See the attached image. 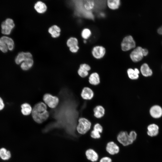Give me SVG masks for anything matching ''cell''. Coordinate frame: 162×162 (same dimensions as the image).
Returning <instances> with one entry per match:
<instances>
[{
  "mask_svg": "<svg viewBox=\"0 0 162 162\" xmlns=\"http://www.w3.org/2000/svg\"><path fill=\"white\" fill-rule=\"evenodd\" d=\"M11 157V154L9 151L4 148H0V158L2 160H6L9 159Z\"/></svg>",
  "mask_w": 162,
  "mask_h": 162,
  "instance_id": "25",
  "label": "cell"
},
{
  "mask_svg": "<svg viewBox=\"0 0 162 162\" xmlns=\"http://www.w3.org/2000/svg\"><path fill=\"white\" fill-rule=\"evenodd\" d=\"M140 71L142 74L144 76L148 77L151 76L152 71L148 64L145 63L141 66Z\"/></svg>",
  "mask_w": 162,
  "mask_h": 162,
  "instance_id": "19",
  "label": "cell"
},
{
  "mask_svg": "<svg viewBox=\"0 0 162 162\" xmlns=\"http://www.w3.org/2000/svg\"><path fill=\"white\" fill-rule=\"evenodd\" d=\"M128 134L131 140L134 142L137 138V134L136 132L135 131L132 130Z\"/></svg>",
  "mask_w": 162,
  "mask_h": 162,
  "instance_id": "32",
  "label": "cell"
},
{
  "mask_svg": "<svg viewBox=\"0 0 162 162\" xmlns=\"http://www.w3.org/2000/svg\"><path fill=\"white\" fill-rule=\"evenodd\" d=\"M100 82V78L98 73L94 72L90 74L89 77V82L90 84L96 86L99 84Z\"/></svg>",
  "mask_w": 162,
  "mask_h": 162,
  "instance_id": "22",
  "label": "cell"
},
{
  "mask_svg": "<svg viewBox=\"0 0 162 162\" xmlns=\"http://www.w3.org/2000/svg\"><path fill=\"white\" fill-rule=\"evenodd\" d=\"M142 50V47L139 46L134 49L130 53V57L133 62H138L142 60L144 56Z\"/></svg>",
  "mask_w": 162,
  "mask_h": 162,
  "instance_id": "8",
  "label": "cell"
},
{
  "mask_svg": "<svg viewBox=\"0 0 162 162\" xmlns=\"http://www.w3.org/2000/svg\"><path fill=\"white\" fill-rule=\"evenodd\" d=\"M48 32L53 38H57L60 34L61 29L57 26L54 25L48 29Z\"/></svg>",
  "mask_w": 162,
  "mask_h": 162,
  "instance_id": "18",
  "label": "cell"
},
{
  "mask_svg": "<svg viewBox=\"0 0 162 162\" xmlns=\"http://www.w3.org/2000/svg\"><path fill=\"white\" fill-rule=\"evenodd\" d=\"M13 40L9 37L3 36L0 38V50L5 53L8 50H12L14 48Z\"/></svg>",
  "mask_w": 162,
  "mask_h": 162,
  "instance_id": "2",
  "label": "cell"
},
{
  "mask_svg": "<svg viewBox=\"0 0 162 162\" xmlns=\"http://www.w3.org/2000/svg\"><path fill=\"white\" fill-rule=\"evenodd\" d=\"M31 58H32V56L30 52H21L16 56L15 61L16 64H19L26 60Z\"/></svg>",
  "mask_w": 162,
  "mask_h": 162,
  "instance_id": "12",
  "label": "cell"
},
{
  "mask_svg": "<svg viewBox=\"0 0 162 162\" xmlns=\"http://www.w3.org/2000/svg\"><path fill=\"white\" fill-rule=\"evenodd\" d=\"M85 155L88 160L92 162L97 161L99 158V155L94 149L89 148L85 152Z\"/></svg>",
  "mask_w": 162,
  "mask_h": 162,
  "instance_id": "13",
  "label": "cell"
},
{
  "mask_svg": "<svg viewBox=\"0 0 162 162\" xmlns=\"http://www.w3.org/2000/svg\"><path fill=\"white\" fill-rule=\"evenodd\" d=\"M157 31L159 34H162V26L158 29Z\"/></svg>",
  "mask_w": 162,
  "mask_h": 162,
  "instance_id": "37",
  "label": "cell"
},
{
  "mask_svg": "<svg viewBox=\"0 0 162 162\" xmlns=\"http://www.w3.org/2000/svg\"><path fill=\"white\" fill-rule=\"evenodd\" d=\"M91 34V31L89 29L85 28L82 30L81 33V36L83 39L86 40L90 37Z\"/></svg>",
  "mask_w": 162,
  "mask_h": 162,
  "instance_id": "28",
  "label": "cell"
},
{
  "mask_svg": "<svg viewBox=\"0 0 162 162\" xmlns=\"http://www.w3.org/2000/svg\"><path fill=\"white\" fill-rule=\"evenodd\" d=\"M15 24L13 20L10 18H7L1 24V32L3 34L9 35L10 34Z\"/></svg>",
  "mask_w": 162,
  "mask_h": 162,
  "instance_id": "6",
  "label": "cell"
},
{
  "mask_svg": "<svg viewBox=\"0 0 162 162\" xmlns=\"http://www.w3.org/2000/svg\"><path fill=\"white\" fill-rule=\"evenodd\" d=\"M107 4L110 9L114 10L119 8L120 4V0H108Z\"/></svg>",
  "mask_w": 162,
  "mask_h": 162,
  "instance_id": "26",
  "label": "cell"
},
{
  "mask_svg": "<svg viewBox=\"0 0 162 162\" xmlns=\"http://www.w3.org/2000/svg\"><path fill=\"white\" fill-rule=\"evenodd\" d=\"M159 133V128L156 124L153 123L148 125L147 127V134L151 137L157 136Z\"/></svg>",
  "mask_w": 162,
  "mask_h": 162,
  "instance_id": "11",
  "label": "cell"
},
{
  "mask_svg": "<svg viewBox=\"0 0 162 162\" xmlns=\"http://www.w3.org/2000/svg\"><path fill=\"white\" fill-rule=\"evenodd\" d=\"M91 125V123L88 119L85 118H81L78 120L76 130L80 134H85L90 130Z\"/></svg>",
  "mask_w": 162,
  "mask_h": 162,
  "instance_id": "3",
  "label": "cell"
},
{
  "mask_svg": "<svg viewBox=\"0 0 162 162\" xmlns=\"http://www.w3.org/2000/svg\"><path fill=\"white\" fill-rule=\"evenodd\" d=\"M127 73L128 77L130 79L136 80L139 77L140 71L137 68L134 69L129 68L128 69Z\"/></svg>",
  "mask_w": 162,
  "mask_h": 162,
  "instance_id": "21",
  "label": "cell"
},
{
  "mask_svg": "<svg viewBox=\"0 0 162 162\" xmlns=\"http://www.w3.org/2000/svg\"><path fill=\"white\" fill-rule=\"evenodd\" d=\"M91 67L86 64H82L80 65L78 70V73L81 77L84 78L88 74V71L91 70Z\"/></svg>",
  "mask_w": 162,
  "mask_h": 162,
  "instance_id": "15",
  "label": "cell"
},
{
  "mask_svg": "<svg viewBox=\"0 0 162 162\" xmlns=\"http://www.w3.org/2000/svg\"><path fill=\"white\" fill-rule=\"evenodd\" d=\"M4 104L3 100L2 98L0 97V111L2 110L4 108Z\"/></svg>",
  "mask_w": 162,
  "mask_h": 162,
  "instance_id": "35",
  "label": "cell"
},
{
  "mask_svg": "<svg viewBox=\"0 0 162 162\" xmlns=\"http://www.w3.org/2000/svg\"><path fill=\"white\" fill-rule=\"evenodd\" d=\"M93 130L101 134L103 132V127L100 124L97 123L94 125Z\"/></svg>",
  "mask_w": 162,
  "mask_h": 162,
  "instance_id": "31",
  "label": "cell"
},
{
  "mask_svg": "<svg viewBox=\"0 0 162 162\" xmlns=\"http://www.w3.org/2000/svg\"><path fill=\"white\" fill-rule=\"evenodd\" d=\"M106 150L107 152L111 155L118 154L120 151L119 146L114 142L111 141L106 144Z\"/></svg>",
  "mask_w": 162,
  "mask_h": 162,
  "instance_id": "9",
  "label": "cell"
},
{
  "mask_svg": "<svg viewBox=\"0 0 162 162\" xmlns=\"http://www.w3.org/2000/svg\"><path fill=\"white\" fill-rule=\"evenodd\" d=\"M21 112L22 114L25 116L29 115L32 112V108L31 106L28 103H24L21 105Z\"/></svg>",
  "mask_w": 162,
  "mask_h": 162,
  "instance_id": "23",
  "label": "cell"
},
{
  "mask_svg": "<svg viewBox=\"0 0 162 162\" xmlns=\"http://www.w3.org/2000/svg\"><path fill=\"white\" fill-rule=\"evenodd\" d=\"M142 52L143 56H146L148 54V51L146 49L142 48Z\"/></svg>",
  "mask_w": 162,
  "mask_h": 162,
  "instance_id": "36",
  "label": "cell"
},
{
  "mask_svg": "<svg viewBox=\"0 0 162 162\" xmlns=\"http://www.w3.org/2000/svg\"><path fill=\"white\" fill-rule=\"evenodd\" d=\"M90 136L92 138L95 139H99L101 137L100 134L94 130L91 131Z\"/></svg>",
  "mask_w": 162,
  "mask_h": 162,
  "instance_id": "30",
  "label": "cell"
},
{
  "mask_svg": "<svg viewBox=\"0 0 162 162\" xmlns=\"http://www.w3.org/2000/svg\"><path fill=\"white\" fill-rule=\"evenodd\" d=\"M84 43H86V41L85 40H84Z\"/></svg>",
  "mask_w": 162,
  "mask_h": 162,
  "instance_id": "38",
  "label": "cell"
},
{
  "mask_svg": "<svg viewBox=\"0 0 162 162\" xmlns=\"http://www.w3.org/2000/svg\"><path fill=\"white\" fill-rule=\"evenodd\" d=\"M106 49L103 46H97L94 47L92 51L93 56L97 59L102 58L106 53Z\"/></svg>",
  "mask_w": 162,
  "mask_h": 162,
  "instance_id": "10",
  "label": "cell"
},
{
  "mask_svg": "<svg viewBox=\"0 0 162 162\" xmlns=\"http://www.w3.org/2000/svg\"><path fill=\"white\" fill-rule=\"evenodd\" d=\"M34 8L37 12L43 14L47 10V7L46 4L41 1L37 2L35 4Z\"/></svg>",
  "mask_w": 162,
  "mask_h": 162,
  "instance_id": "17",
  "label": "cell"
},
{
  "mask_svg": "<svg viewBox=\"0 0 162 162\" xmlns=\"http://www.w3.org/2000/svg\"><path fill=\"white\" fill-rule=\"evenodd\" d=\"M150 113L153 118H160L162 116V108L158 105H154L150 108Z\"/></svg>",
  "mask_w": 162,
  "mask_h": 162,
  "instance_id": "14",
  "label": "cell"
},
{
  "mask_svg": "<svg viewBox=\"0 0 162 162\" xmlns=\"http://www.w3.org/2000/svg\"><path fill=\"white\" fill-rule=\"evenodd\" d=\"M79 49L78 45L74 46L69 48V50L73 53L76 52Z\"/></svg>",
  "mask_w": 162,
  "mask_h": 162,
  "instance_id": "34",
  "label": "cell"
},
{
  "mask_svg": "<svg viewBox=\"0 0 162 162\" xmlns=\"http://www.w3.org/2000/svg\"><path fill=\"white\" fill-rule=\"evenodd\" d=\"M31 113L34 121L38 124L45 121L49 116L46 105L42 102H40L34 106Z\"/></svg>",
  "mask_w": 162,
  "mask_h": 162,
  "instance_id": "1",
  "label": "cell"
},
{
  "mask_svg": "<svg viewBox=\"0 0 162 162\" xmlns=\"http://www.w3.org/2000/svg\"><path fill=\"white\" fill-rule=\"evenodd\" d=\"M81 95L83 99L90 100L93 97L94 93L91 88L88 87H85L82 89Z\"/></svg>",
  "mask_w": 162,
  "mask_h": 162,
  "instance_id": "16",
  "label": "cell"
},
{
  "mask_svg": "<svg viewBox=\"0 0 162 162\" xmlns=\"http://www.w3.org/2000/svg\"><path fill=\"white\" fill-rule=\"evenodd\" d=\"M136 43L133 37L131 35L125 37L123 39L121 43L122 50L124 51H127L135 48Z\"/></svg>",
  "mask_w": 162,
  "mask_h": 162,
  "instance_id": "4",
  "label": "cell"
},
{
  "mask_svg": "<svg viewBox=\"0 0 162 162\" xmlns=\"http://www.w3.org/2000/svg\"><path fill=\"white\" fill-rule=\"evenodd\" d=\"M33 58H29L24 61L21 63L20 67L23 70H27L32 67L33 65Z\"/></svg>",
  "mask_w": 162,
  "mask_h": 162,
  "instance_id": "24",
  "label": "cell"
},
{
  "mask_svg": "<svg viewBox=\"0 0 162 162\" xmlns=\"http://www.w3.org/2000/svg\"><path fill=\"white\" fill-rule=\"evenodd\" d=\"M94 2L93 0H87L84 3V7L87 10H91L94 6Z\"/></svg>",
  "mask_w": 162,
  "mask_h": 162,
  "instance_id": "29",
  "label": "cell"
},
{
  "mask_svg": "<svg viewBox=\"0 0 162 162\" xmlns=\"http://www.w3.org/2000/svg\"><path fill=\"white\" fill-rule=\"evenodd\" d=\"M78 40L74 37H71L69 38L67 42V45L69 47L78 45Z\"/></svg>",
  "mask_w": 162,
  "mask_h": 162,
  "instance_id": "27",
  "label": "cell"
},
{
  "mask_svg": "<svg viewBox=\"0 0 162 162\" xmlns=\"http://www.w3.org/2000/svg\"><path fill=\"white\" fill-rule=\"evenodd\" d=\"M117 139L120 144L124 146H129L133 143L130 138L128 133L126 131L120 132L118 134Z\"/></svg>",
  "mask_w": 162,
  "mask_h": 162,
  "instance_id": "7",
  "label": "cell"
},
{
  "mask_svg": "<svg viewBox=\"0 0 162 162\" xmlns=\"http://www.w3.org/2000/svg\"><path fill=\"white\" fill-rule=\"evenodd\" d=\"M43 100L45 104L51 108H56L59 102V99L57 97L48 93L44 95Z\"/></svg>",
  "mask_w": 162,
  "mask_h": 162,
  "instance_id": "5",
  "label": "cell"
},
{
  "mask_svg": "<svg viewBox=\"0 0 162 162\" xmlns=\"http://www.w3.org/2000/svg\"><path fill=\"white\" fill-rule=\"evenodd\" d=\"M94 116L98 118H101L104 115L105 110L102 106L98 105L96 106L94 109Z\"/></svg>",
  "mask_w": 162,
  "mask_h": 162,
  "instance_id": "20",
  "label": "cell"
},
{
  "mask_svg": "<svg viewBox=\"0 0 162 162\" xmlns=\"http://www.w3.org/2000/svg\"><path fill=\"white\" fill-rule=\"evenodd\" d=\"M99 162H112V160L109 157L104 156L100 159Z\"/></svg>",
  "mask_w": 162,
  "mask_h": 162,
  "instance_id": "33",
  "label": "cell"
}]
</instances>
